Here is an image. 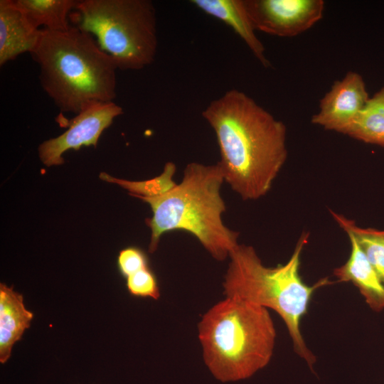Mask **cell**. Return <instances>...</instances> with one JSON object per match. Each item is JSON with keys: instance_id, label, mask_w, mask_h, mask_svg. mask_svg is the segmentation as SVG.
Here are the masks:
<instances>
[{"instance_id": "obj_1", "label": "cell", "mask_w": 384, "mask_h": 384, "mask_svg": "<svg viewBox=\"0 0 384 384\" xmlns=\"http://www.w3.org/2000/svg\"><path fill=\"white\" fill-rule=\"evenodd\" d=\"M202 116L215 134L224 181L242 200L265 196L287 157L284 124L236 89L211 101Z\"/></svg>"}, {"instance_id": "obj_2", "label": "cell", "mask_w": 384, "mask_h": 384, "mask_svg": "<svg viewBox=\"0 0 384 384\" xmlns=\"http://www.w3.org/2000/svg\"><path fill=\"white\" fill-rule=\"evenodd\" d=\"M31 54L43 89L60 111L77 114L92 102H114L117 65L90 33L77 26L44 28Z\"/></svg>"}, {"instance_id": "obj_3", "label": "cell", "mask_w": 384, "mask_h": 384, "mask_svg": "<svg viewBox=\"0 0 384 384\" xmlns=\"http://www.w3.org/2000/svg\"><path fill=\"white\" fill-rule=\"evenodd\" d=\"M223 182L218 164L191 162L184 169L181 182L169 192L156 198H139L152 211V216L145 220L151 230L149 252L157 249L163 235L181 230L195 237L215 260L228 258L239 244V233L223 222L226 210L220 193Z\"/></svg>"}, {"instance_id": "obj_4", "label": "cell", "mask_w": 384, "mask_h": 384, "mask_svg": "<svg viewBox=\"0 0 384 384\" xmlns=\"http://www.w3.org/2000/svg\"><path fill=\"white\" fill-rule=\"evenodd\" d=\"M308 239L309 233H303L289 260L274 267L264 265L252 246L238 244L229 256L223 287L225 297L274 310L287 326L295 352L312 368L316 357L304 342L301 320L314 292L331 282L327 278L312 286L303 282L299 267Z\"/></svg>"}, {"instance_id": "obj_5", "label": "cell", "mask_w": 384, "mask_h": 384, "mask_svg": "<svg viewBox=\"0 0 384 384\" xmlns=\"http://www.w3.org/2000/svg\"><path fill=\"white\" fill-rule=\"evenodd\" d=\"M198 329L204 363L220 382L247 379L272 356L276 331L265 307L225 297L203 314Z\"/></svg>"}, {"instance_id": "obj_6", "label": "cell", "mask_w": 384, "mask_h": 384, "mask_svg": "<svg viewBox=\"0 0 384 384\" xmlns=\"http://www.w3.org/2000/svg\"><path fill=\"white\" fill-rule=\"evenodd\" d=\"M72 18L97 37L100 48L123 70H140L154 60L156 10L149 0H81Z\"/></svg>"}, {"instance_id": "obj_7", "label": "cell", "mask_w": 384, "mask_h": 384, "mask_svg": "<svg viewBox=\"0 0 384 384\" xmlns=\"http://www.w3.org/2000/svg\"><path fill=\"white\" fill-rule=\"evenodd\" d=\"M122 113V108L114 102L91 103L66 122L68 129L64 133L40 144L38 150L41 161L47 166L60 165L64 163L63 154L69 149L96 146L102 132Z\"/></svg>"}, {"instance_id": "obj_8", "label": "cell", "mask_w": 384, "mask_h": 384, "mask_svg": "<svg viewBox=\"0 0 384 384\" xmlns=\"http://www.w3.org/2000/svg\"><path fill=\"white\" fill-rule=\"evenodd\" d=\"M255 30L279 37L299 35L323 16L322 0H244Z\"/></svg>"}, {"instance_id": "obj_9", "label": "cell", "mask_w": 384, "mask_h": 384, "mask_svg": "<svg viewBox=\"0 0 384 384\" xmlns=\"http://www.w3.org/2000/svg\"><path fill=\"white\" fill-rule=\"evenodd\" d=\"M369 99L362 77L350 71L336 81L321 100L319 111L311 122L342 133L363 110Z\"/></svg>"}, {"instance_id": "obj_10", "label": "cell", "mask_w": 384, "mask_h": 384, "mask_svg": "<svg viewBox=\"0 0 384 384\" xmlns=\"http://www.w3.org/2000/svg\"><path fill=\"white\" fill-rule=\"evenodd\" d=\"M41 29L33 28L14 0L0 1V65L36 48Z\"/></svg>"}, {"instance_id": "obj_11", "label": "cell", "mask_w": 384, "mask_h": 384, "mask_svg": "<svg viewBox=\"0 0 384 384\" xmlns=\"http://www.w3.org/2000/svg\"><path fill=\"white\" fill-rule=\"evenodd\" d=\"M351 253L347 262L334 271L338 282H351L375 311L384 309V284L367 260L354 237L347 234Z\"/></svg>"}, {"instance_id": "obj_12", "label": "cell", "mask_w": 384, "mask_h": 384, "mask_svg": "<svg viewBox=\"0 0 384 384\" xmlns=\"http://www.w3.org/2000/svg\"><path fill=\"white\" fill-rule=\"evenodd\" d=\"M191 3L206 14L220 19L238 34L265 67L270 63L265 47L257 38L246 10L244 0H191Z\"/></svg>"}, {"instance_id": "obj_13", "label": "cell", "mask_w": 384, "mask_h": 384, "mask_svg": "<svg viewBox=\"0 0 384 384\" xmlns=\"http://www.w3.org/2000/svg\"><path fill=\"white\" fill-rule=\"evenodd\" d=\"M33 318L22 294L4 283L0 284V362L10 358L13 346L29 328Z\"/></svg>"}, {"instance_id": "obj_14", "label": "cell", "mask_w": 384, "mask_h": 384, "mask_svg": "<svg viewBox=\"0 0 384 384\" xmlns=\"http://www.w3.org/2000/svg\"><path fill=\"white\" fill-rule=\"evenodd\" d=\"M78 0H15L30 24L35 28L45 26L53 31H65L70 28L68 15L76 9Z\"/></svg>"}, {"instance_id": "obj_15", "label": "cell", "mask_w": 384, "mask_h": 384, "mask_svg": "<svg viewBox=\"0 0 384 384\" xmlns=\"http://www.w3.org/2000/svg\"><path fill=\"white\" fill-rule=\"evenodd\" d=\"M342 134L384 146V87L368 100Z\"/></svg>"}, {"instance_id": "obj_16", "label": "cell", "mask_w": 384, "mask_h": 384, "mask_svg": "<svg viewBox=\"0 0 384 384\" xmlns=\"http://www.w3.org/2000/svg\"><path fill=\"white\" fill-rule=\"evenodd\" d=\"M338 225L347 233L352 235L367 260L384 284V230L364 228L355 221L330 210Z\"/></svg>"}, {"instance_id": "obj_17", "label": "cell", "mask_w": 384, "mask_h": 384, "mask_svg": "<svg viewBox=\"0 0 384 384\" xmlns=\"http://www.w3.org/2000/svg\"><path fill=\"white\" fill-rule=\"evenodd\" d=\"M176 171V164L171 161L166 163L163 172L158 176L145 181H129L119 179L101 173L100 178L114 183L127 189L130 196L138 198H156L166 194L176 186L173 177Z\"/></svg>"}, {"instance_id": "obj_18", "label": "cell", "mask_w": 384, "mask_h": 384, "mask_svg": "<svg viewBox=\"0 0 384 384\" xmlns=\"http://www.w3.org/2000/svg\"><path fill=\"white\" fill-rule=\"evenodd\" d=\"M126 279L127 290L132 296L154 299L159 298L160 291L157 279L149 267L128 276Z\"/></svg>"}, {"instance_id": "obj_19", "label": "cell", "mask_w": 384, "mask_h": 384, "mask_svg": "<svg viewBox=\"0 0 384 384\" xmlns=\"http://www.w3.org/2000/svg\"><path fill=\"white\" fill-rule=\"evenodd\" d=\"M117 265L120 273L125 278L149 267L146 255L137 247H128L122 250L117 257Z\"/></svg>"}]
</instances>
